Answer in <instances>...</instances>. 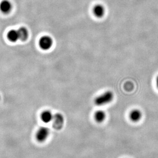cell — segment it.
<instances>
[{
    "label": "cell",
    "mask_w": 158,
    "mask_h": 158,
    "mask_svg": "<svg viewBox=\"0 0 158 158\" xmlns=\"http://www.w3.org/2000/svg\"><path fill=\"white\" fill-rule=\"evenodd\" d=\"M114 99V94L111 91H106L96 98L94 103L98 106H103L110 103Z\"/></svg>",
    "instance_id": "1"
},
{
    "label": "cell",
    "mask_w": 158,
    "mask_h": 158,
    "mask_svg": "<svg viewBox=\"0 0 158 158\" xmlns=\"http://www.w3.org/2000/svg\"><path fill=\"white\" fill-rule=\"evenodd\" d=\"M50 135V131L48 128L43 126L40 128L35 134V138L37 141L40 143L46 141Z\"/></svg>",
    "instance_id": "2"
},
{
    "label": "cell",
    "mask_w": 158,
    "mask_h": 158,
    "mask_svg": "<svg viewBox=\"0 0 158 158\" xmlns=\"http://www.w3.org/2000/svg\"><path fill=\"white\" fill-rule=\"evenodd\" d=\"M52 122L53 123V127L56 130H60L64 126L65 122L64 116L60 113H57L53 115V120Z\"/></svg>",
    "instance_id": "3"
},
{
    "label": "cell",
    "mask_w": 158,
    "mask_h": 158,
    "mask_svg": "<svg viewBox=\"0 0 158 158\" xmlns=\"http://www.w3.org/2000/svg\"><path fill=\"white\" fill-rule=\"evenodd\" d=\"M53 44V41L52 38L47 35L42 37L39 41L40 47L43 50H47L52 47Z\"/></svg>",
    "instance_id": "4"
},
{
    "label": "cell",
    "mask_w": 158,
    "mask_h": 158,
    "mask_svg": "<svg viewBox=\"0 0 158 158\" xmlns=\"http://www.w3.org/2000/svg\"><path fill=\"white\" fill-rule=\"evenodd\" d=\"M12 7V4L9 0H2L0 3V10L4 14L10 12Z\"/></svg>",
    "instance_id": "5"
},
{
    "label": "cell",
    "mask_w": 158,
    "mask_h": 158,
    "mask_svg": "<svg viewBox=\"0 0 158 158\" xmlns=\"http://www.w3.org/2000/svg\"><path fill=\"white\" fill-rule=\"evenodd\" d=\"M142 117L141 111L140 110L135 109L131 111L129 114V118L131 121L134 122H137L141 119Z\"/></svg>",
    "instance_id": "6"
},
{
    "label": "cell",
    "mask_w": 158,
    "mask_h": 158,
    "mask_svg": "<svg viewBox=\"0 0 158 158\" xmlns=\"http://www.w3.org/2000/svg\"><path fill=\"white\" fill-rule=\"evenodd\" d=\"M53 114L49 110H45L41 114V120L45 123H50L53 120Z\"/></svg>",
    "instance_id": "7"
},
{
    "label": "cell",
    "mask_w": 158,
    "mask_h": 158,
    "mask_svg": "<svg viewBox=\"0 0 158 158\" xmlns=\"http://www.w3.org/2000/svg\"><path fill=\"white\" fill-rule=\"evenodd\" d=\"M106 117V113L101 110H98L94 113V120L98 123H102L104 121Z\"/></svg>",
    "instance_id": "8"
},
{
    "label": "cell",
    "mask_w": 158,
    "mask_h": 158,
    "mask_svg": "<svg viewBox=\"0 0 158 158\" xmlns=\"http://www.w3.org/2000/svg\"><path fill=\"white\" fill-rule=\"evenodd\" d=\"M93 12L97 18H102L105 14V8L101 5H97L94 8Z\"/></svg>",
    "instance_id": "9"
},
{
    "label": "cell",
    "mask_w": 158,
    "mask_h": 158,
    "mask_svg": "<svg viewBox=\"0 0 158 158\" xmlns=\"http://www.w3.org/2000/svg\"><path fill=\"white\" fill-rule=\"evenodd\" d=\"M18 31L19 40L21 41H25L27 39L28 37V31L26 28L21 27L18 30Z\"/></svg>",
    "instance_id": "10"
},
{
    "label": "cell",
    "mask_w": 158,
    "mask_h": 158,
    "mask_svg": "<svg viewBox=\"0 0 158 158\" xmlns=\"http://www.w3.org/2000/svg\"><path fill=\"white\" fill-rule=\"evenodd\" d=\"M8 39L12 42H15L19 40L18 31L16 30H11L8 33Z\"/></svg>",
    "instance_id": "11"
},
{
    "label": "cell",
    "mask_w": 158,
    "mask_h": 158,
    "mask_svg": "<svg viewBox=\"0 0 158 158\" xmlns=\"http://www.w3.org/2000/svg\"><path fill=\"white\" fill-rule=\"evenodd\" d=\"M156 86H157V87L158 89V76L157 77V78H156Z\"/></svg>",
    "instance_id": "12"
}]
</instances>
